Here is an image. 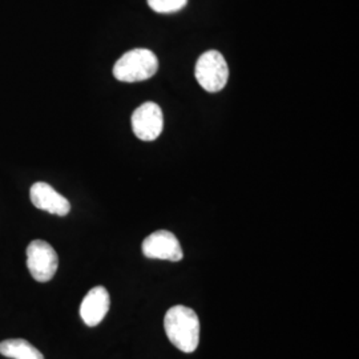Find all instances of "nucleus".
I'll return each mask as SVG.
<instances>
[{
	"label": "nucleus",
	"instance_id": "obj_1",
	"mask_svg": "<svg viewBox=\"0 0 359 359\" xmlns=\"http://www.w3.org/2000/svg\"><path fill=\"white\" fill-rule=\"evenodd\" d=\"M164 329L172 345L184 353H193L200 342V320L188 306L176 305L169 309L164 318Z\"/></svg>",
	"mask_w": 359,
	"mask_h": 359
},
{
	"label": "nucleus",
	"instance_id": "obj_2",
	"mask_svg": "<svg viewBox=\"0 0 359 359\" xmlns=\"http://www.w3.org/2000/svg\"><path fill=\"white\" fill-rule=\"evenodd\" d=\"M158 59L147 48H136L124 53L114 67V76L123 83H137L154 76Z\"/></svg>",
	"mask_w": 359,
	"mask_h": 359
},
{
	"label": "nucleus",
	"instance_id": "obj_3",
	"mask_svg": "<svg viewBox=\"0 0 359 359\" xmlns=\"http://www.w3.org/2000/svg\"><path fill=\"white\" fill-rule=\"evenodd\" d=\"M194 75L198 84L210 93L224 90L229 79V67L218 51H206L203 53L194 68Z\"/></svg>",
	"mask_w": 359,
	"mask_h": 359
},
{
	"label": "nucleus",
	"instance_id": "obj_4",
	"mask_svg": "<svg viewBox=\"0 0 359 359\" xmlns=\"http://www.w3.org/2000/svg\"><path fill=\"white\" fill-rule=\"evenodd\" d=\"M59 266V257L51 245L35 240L27 248V268L38 283H48Z\"/></svg>",
	"mask_w": 359,
	"mask_h": 359
},
{
	"label": "nucleus",
	"instance_id": "obj_5",
	"mask_svg": "<svg viewBox=\"0 0 359 359\" xmlns=\"http://www.w3.org/2000/svg\"><path fill=\"white\" fill-rule=\"evenodd\" d=\"M130 123L137 139L142 142H154L164 129V115L157 104L147 102L133 112Z\"/></svg>",
	"mask_w": 359,
	"mask_h": 359
},
{
	"label": "nucleus",
	"instance_id": "obj_6",
	"mask_svg": "<svg viewBox=\"0 0 359 359\" xmlns=\"http://www.w3.org/2000/svg\"><path fill=\"white\" fill-rule=\"evenodd\" d=\"M142 255L152 259H167L179 262L184 253L177 237L168 231H157L148 236L142 243Z\"/></svg>",
	"mask_w": 359,
	"mask_h": 359
},
{
	"label": "nucleus",
	"instance_id": "obj_7",
	"mask_svg": "<svg viewBox=\"0 0 359 359\" xmlns=\"http://www.w3.org/2000/svg\"><path fill=\"white\" fill-rule=\"evenodd\" d=\"M29 197L32 204L38 209L46 210L51 215L65 217L71 212L69 201L65 196L56 192L47 182H35L31 187Z\"/></svg>",
	"mask_w": 359,
	"mask_h": 359
},
{
	"label": "nucleus",
	"instance_id": "obj_8",
	"mask_svg": "<svg viewBox=\"0 0 359 359\" xmlns=\"http://www.w3.org/2000/svg\"><path fill=\"white\" fill-rule=\"evenodd\" d=\"M109 305H111V299L107 289L103 286H96L90 289L84 297L80 306V317L87 326L90 327L97 326L107 316Z\"/></svg>",
	"mask_w": 359,
	"mask_h": 359
},
{
	"label": "nucleus",
	"instance_id": "obj_9",
	"mask_svg": "<svg viewBox=\"0 0 359 359\" xmlns=\"http://www.w3.org/2000/svg\"><path fill=\"white\" fill-rule=\"evenodd\" d=\"M0 354L11 359H44L38 348L26 339H7L0 342Z\"/></svg>",
	"mask_w": 359,
	"mask_h": 359
},
{
	"label": "nucleus",
	"instance_id": "obj_10",
	"mask_svg": "<svg viewBox=\"0 0 359 359\" xmlns=\"http://www.w3.org/2000/svg\"><path fill=\"white\" fill-rule=\"evenodd\" d=\"M188 0H148L151 10L157 13H177L187 6Z\"/></svg>",
	"mask_w": 359,
	"mask_h": 359
}]
</instances>
